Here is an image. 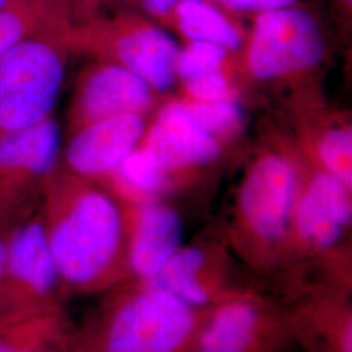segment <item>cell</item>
I'll return each mask as SVG.
<instances>
[{"label": "cell", "instance_id": "obj_1", "mask_svg": "<svg viewBox=\"0 0 352 352\" xmlns=\"http://www.w3.org/2000/svg\"><path fill=\"white\" fill-rule=\"evenodd\" d=\"M38 208L64 292H106L132 279L126 204L110 189L59 164Z\"/></svg>", "mask_w": 352, "mask_h": 352}, {"label": "cell", "instance_id": "obj_2", "mask_svg": "<svg viewBox=\"0 0 352 352\" xmlns=\"http://www.w3.org/2000/svg\"><path fill=\"white\" fill-rule=\"evenodd\" d=\"M106 292L68 352H190L209 312L133 279Z\"/></svg>", "mask_w": 352, "mask_h": 352}, {"label": "cell", "instance_id": "obj_3", "mask_svg": "<svg viewBox=\"0 0 352 352\" xmlns=\"http://www.w3.org/2000/svg\"><path fill=\"white\" fill-rule=\"evenodd\" d=\"M300 166L285 153H261L240 183L230 230L231 245L260 274H294L292 226Z\"/></svg>", "mask_w": 352, "mask_h": 352}, {"label": "cell", "instance_id": "obj_4", "mask_svg": "<svg viewBox=\"0 0 352 352\" xmlns=\"http://www.w3.org/2000/svg\"><path fill=\"white\" fill-rule=\"evenodd\" d=\"M71 29L52 0L0 63V131L50 119L63 87Z\"/></svg>", "mask_w": 352, "mask_h": 352}, {"label": "cell", "instance_id": "obj_5", "mask_svg": "<svg viewBox=\"0 0 352 352\" xmlns=\"http://www.w3.org/2000/svg\"><path fill=\"white\" fill-rule=\"evenodd\" d=\"M351 192L317 162L307 170L300 166L292 226L294 273L299 264L311 265L318 280L351 289Z\"/></svg>", "mask_w": 352, "mask_h": 352}, {"label": "cell", "instance_id": "obj_6", "mask_svg": "<svg viewBox=\"0 0 352 352\" xmlns=\"http://www.w3.org/2000/svg\"><path fill=\"white\" fill-rule=\"evenodd\" d=\"M69 47L96 60L126 68L154 91H166L176 81L175 62L180 47L157 26L132 20L91 23L71 30Z\"/></svg>", "mask_w": 352, "mask_h": 352}, {"label": "cell", "instance_id": "obj_7", "mask_svg": "<svg viewBox=\"0 0 352 352\" xmlns=\"http://www.w3.org/2000/svg\"><path fill=\"white\" fill-rule=\"evenodd\" d=\"M292 342L280 302L247 289L209 309L190 352H285Z\"/></svg>", "mask_w": 352, "mask_h": 352}, {"label": "cell", "instance_id": "obj_8", "mask_svg": "<svg viewBox=\"0 0 352 352\" xmlns=\"http://www.w3.org/2000/svg\"><path fill=\"white\" fill-rule=\"evenodd\" d=\"M325 51V38L315 17L291 6L258 13L245 65L256 80L274 81L315 68Z\"/></svg>", "mask_w": 352, "mask_h": 352}, {"label": "cell", "instance_id": "obj_9", "mask_svg": "<svg viewBox=\"0 0 352 352\" xmlns=\"http://www.w3.org/2000/svg\"><path fill=\"white\" fill-rule=\"evenodd\" d=\"M63 294L37 206L16 223L7 241L0 312L58 308Z\"/></svg>", "mask_w": 352, "mask_h": 352}, {"label": "cell", "instance_id": "obj_10", "mask_svg": "<svg viewBox=\"0 0 352 352\" xmlns=\"http://www.w3.org/2000/svg\"><path fill=\"white\" fill-rule=\"evenodd\" d=\"M280 302L296 343L307 352H352L351 289L296 278Z\"/></svg>", "mask_w": 352, "mask_h": 352}, {"label": "cell", "instance_id": "obj_11", "mask_svg": "<svg viewBox=\"0 0 352 352\" xmlns=\"http://www.w3.org/2000/svg\"><path fill=\"white\" fill-rule=\"evenodd\" d=\"M62 151V131L54 116L36 126L0 131V199L38 204Z\"/></svg>", "mask_w": 352, "mask_h": 352}, {"label": "cell", "instance_id": "obj_12", "mask_svg": "<svg viewBox=\"0 0 352 352\" xmlns=\"http://www.w3.org/2000/svg\"><path fill=\"white\" fill-rule=\"evenodd\" d=\"M142 283L201 311L247 289L232 277L222 248L201 243L183 245L157 276Z\"/></svg>", "mask_w": 352, "mask_h": 352}, {"label": "cell", "instance_id": "obj_13", "mask_svg": "<svg viewBox=\"0 0 352 352\" xmlns=\"http://www.w3.org/2000/svg\"><path fill=\"white\" fill-rule=\"evenodd\" d=\"M154 90L139 76L118 64L96 60L78 76L68 113V131L123 113L145 115Z\"/></svg>", "mask_w": 352, "mask_h": 352}, {"label": "cell", "instance_id": "obj_14", "mask_svg": "<svg viewBox=\"0 0 352 352\" xmlns=\"http://www.w3.org/2000/svg\"><path fill=\"white\" fill-rule=\"evenodd\" d=\"M145 131V115L140 113H123L91 123L71 135L60 164L89 180H106L139 146Z\"/></svg>", "mask_w": 352, "mask_h": 352}, {"label": "cell", "instance_id": "obj_15", "mask_svg": "<svg viewBox=\"0 0 352 352\" xmlns=\"http://www.w3.org/2000/svg\"><path fill=\"white\" fill-rule=\"evenodd\" d=\"M140 146L170 175L212 164L222 151L221 141L199 126L183 101L170 102L158 111Z\"/></svg>", "mask_w": 352, "mask_h": 352}, {"label": "cell", "instance_id": "obj_16", "mask_svg": "<svg viewBox=\"0 0 352 352\" xmlns=\"http://www.w3.org/2000/svg\"><path fill=\"white\" fill-rule=\"evenodd\" d=\"M128 267L133 280L157 276L184 244L180 215L160 200L126 201Z\"/></svg>", "mask_w": 352, "mask_h": 352}, {"label": "cell", "instance_id": "obj_17", "mask_svg": "<svg viewBox=\"0 0 352 352\" xmlns=\"http://www.w3.org/2000/svg\"><path fill=\"white\" fill-rule=\"evenodd\" d=\"M72 333L62 307L0 312V352H62Z\"/></svg>", "mask_w": 352, "mask_h": 352}, {"label": "cell", "instance_id": "obj_18", "mask_svg": "<svg viewBox=\"0 0 352 352\" xmlns=\"http://www.w3.org/2000/svg\"><path fill=\"white\" fill-rule=\"evenodd\" d=\"M228 51L205 42H189L179 49L175 62L176 80L180 81L187 98L217 101L234 97L226 74Z\"/></svg>", "mask_w": 352, "mask_h": 352}, {"label": "cell", "instance_id": "obj_19", "mask_svg": "<svg viewBox=\"0 0 352 352\" xmlns=\"http://www.w3.org/2000/svg\"><path fill=\"white\" fill-rule=\"evenodd\" d=\"M107 182L113 195L126 201L158 200L173 183V175L166 173L142 146L132 151Z\"/></svg>", "mask_w": 352, "mask_h": 352}, {"label": "cell", "instance_id": "obj_20", "mask_svg": "<svg viewBox=\"0 0 352 352\" xmlns=\"http://www.w3.org/2000/svg\"><path fill=\"white\" fill-rule=\"evenodd\" d=\"M180 33L189 42H205L226 51L239 50L241 36L226 17L205 0H180L173 11Z\"/></svg>", "mask_w": 352, "mask_h": 352}, {"label": "cell", "instance_id": "obj_21", "mask_svg": "<svg viewBox=\"0 0 352 352\" xmlns=\"http://www.w3.org/2000/svg\"><path fill=\"white\" fill-rule=\"evenodd\" d=\"M315 151V162L352 188L351 126H329L316 141Z\"/></svg>", "mask_w": 352, "mask_h": 352}, {"label": "cell", "instance_id": "obj_22", "mask_svg": "<svg viewBox=\"0 0 352 352\" xmlns=\"http://www.w3.org/2000/svg\"><path fill=\"white\" fill-rule=\"evenodd\" d=\"M190 115L218 141L231 138L243 126V109L234 97L217 101L184 100Z\"/></svg>", "mask_w": 352, "mask_h": 352}, {"label": "cell", "instance_id": "obj_23", "mask_svg": "<svg viewBox=\"0 0 352 352\" xmlns=\"http://www.w3.org/2000/svg\"><path fill=\"white\" fill-rule=\"evenodd\" d=\"M50 0H10L0 11V63L46 11Z\"/></svg>", "mask_w": 352, "mask_h": 352}, {"label": "cell", "instance_id": "obj_24", "mask_svg": "<svg viewBox=\"0 0 352 352\" xmlns=\"http://www.w3.org/2000/svg\"><path fill=\"white\" fill-rule=\"evenodd\" d=\"M38 204H17L0 199V289L4 277L6 251L10 234L16 223L21 218H24L26 214L33 212L37 208Z\"/></svg>", "mask_w": 352, "mask_h": 352}, {"label": "cell", "instance_id": "obj_25", "mask_svg": "<svg viewBox=\"0 0 352 352\" xmlns=\"http://www.w3.org/2000/svg\"><path fill=\"white\" fill-rule=\"evenodd\" d=\"M228 8L238 12L264 13L291 7L298 0H221Z\"/></svg>", "mask_w": 352, "mask_h": 352}, {"label": "cell", "instance_id": "obj_26", "mask_svg": "<svg viewBox=\"0 0 352 352\" xmlns=\"http://www.w3.org/2000/svg\"><path fill=\"white\" fill-rule=\"evenodd\" d=\"M180 0H141L144 10L151 16L164 17L175 10Z\"/></svg>", "mask_w": 352, "mask_h": 352}, {"label": "cell", "instance_id": "obj_27", "mask_svg": "<svg viewBox=\"0 0 352 352\" xmlns=\"http://www.w3.org/2000/svg\"><path fill=\"white\" fill-rule=\"evenodd\" d=\"M103 0H82V3H84V6L85 7H94V6H97L98 3H101Z\"/></svg>", "mask_w": 352, "mask_h": 352}, {"label": "cell", "instance_id": "obj_28", "mask_svg": "<svg viewBox=\"0 0 352 352\" xmlns=\"http://www.w3.org/2000/svg\"><path fill=\"white\" fill-rule=\"evenodd\" d=\"M8 1H10V0H0V11L6 7V4H7Z\"/></svg>", "mask_w": 352, "mask_h": 352}, {"label": "cell", "instance_id": "obj_29", "mask_svg": "<svg viewBox=\"0 0 352 352\" xmlns=\"http://www.w3.org/2000/svg\"><path fill=\"white\" fill-rule=\"evenodd\" d=\"M346 1V4H349V6H351L352 0H344Z\"/></svg>", "mask_w": 352, "mask_h": 352}, {"label": "cell", "instance_id": "obj_30", "mask_svg": "<svg viewBox=\"0 0 352 352\" xmlns=\"http://www.w3.org/2000/svg\"><path fill=\"white\" fill-rule=\"evenodd\" d=\"M68 349H69V346H68V347H67V349H65V350H64V351L62 352H68Z\"/></svg>", "mask_w": 352, "mask_h": 352}]
</instances>
